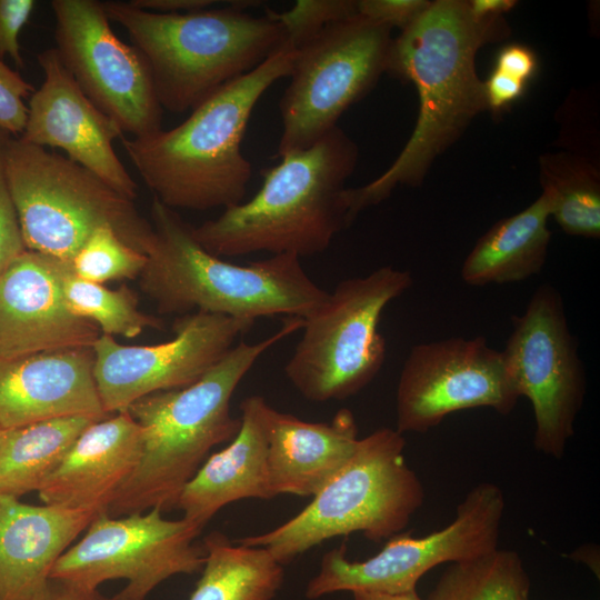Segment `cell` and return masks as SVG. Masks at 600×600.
<instances>
[{"instance_id":"obj_14","label":"cell","mask_w":600,"mask_h":600,"mask_svg":"<svg viewBox=\"0 0 600 600\" xmlns=\"http://www.w3.org/2000/svg\"><path fill=\"white\" fill-rule=\"evenodd\" d=\"M56 50L83 93L124 133L162 129V107L141 52L113 32L101 1L52 0Z\"/></svg>"},{"instance_id":"obj_26","label":"cell","mask_w":600,"mask_h":600,"mask_svg":"<svg viewBox=\"0 0 600 600\" xmlns=\"http://www.w3.org/2000/svg\"><path fill=\"white\" fill-rule=\"evenodd\" d=\"M214 531L203 540L206 560L189 600H271L284 570L262 547L244 546Z\"/></svg>"},{"instance_id":"obj_33","label":"cell","mask_w":600,"mask_h":600,"mask_svg":"<svg viewBox=\"0 0 600 600\" xmlns=\"http://www.w3.org/2000/svg\"><path fill=\"white\" fill-rule=\"evenodd\" d=\"M34 91L30 82L0 58V130L13 137L22 134L28 117L24 99Z\"/></svg>"},{"instance_id":"obj_42","label":"cell","mask_w":600,"mask_h":600,"mask_svg":"<svg viewBox=\"0 0 600 600\" xmlns=\"http://www.w3.org/2000/svg\"><path fill=\"white\" fill-rule=\"evenodd\" d=\"M1 429V428H0Z\"/></svg>"},{"instance_id":"obj_24","label":"cell","mask_w":600,"mask_h":600,"mask_svg":"<svg viewBox=\"0 0 600 600\" xmlns=\"http://www.w3.org/2000/svg\"><path fill=\"white\" fill-rule=\"evenodd\" d=\"M550 213V202L541 193L526 209L493 224L464 259L462 280L479 287L518 282L540 273L551 239Z\"/></svg>"},{"instance_id":"obj_13","label":"cell","mask_w":600,"mask_h":600,"mask_svg":"<svg viewBox=\"0 0 600 600\" xmlns=\"http://www.w3.org/2000/svg\"><path fill=\"white\" fill-rule=\"evenodd\" d=\"M502 350L507 371L519 396L532 406L534 448L553 458L563 456L586 394V373L570 332L559 292L539 287L524 312L513 316Z\"/></svg>"},{"instance_id":"obj_22","label":"cell","mask_w":600,"mask_h":600,"mask_svg":"<svg viewBox=\"0 0 600 600\" xmlns=\"http://www.w3.org/2000/svg\"><path fill=\"white\" fill-rule=\"evenodd\" d=\"M261 396L240 404L241 424L222 450L209 456L181 491L176 508L200 527L224 506L241 499H271L268 468L267 411Z\"/></svg>"},{"instance_id":"obj_9","label":"cell","mask_w":600,"mask_h":600,"mask_svg":"<svg viewBox=\"0 0 600 600\" xmlns=\"http://www.w3.org/2000/svg\"><path fill=\"white\" fill-rule=\"evenodd\" d=\"M412 284L409 271L390 266L340 281L303 319L302 336L284 373L307 400H344L367 387L386 358L378 330L384 308Z\"/></svg>"},{"instance_id":"obj_38","label":"cell","mask_w":600,"mask_h":600,"mask_svg":"<svg viewBox=\"0 0 600 600\" xmlns=\"http://www.w3.org/2000/svg\"><path fill=\"white\" fill-rule=\"evenodd\" d=\"M30 600H112L98 589H89L61 579L49 578Z\"/></svg>"},{"instance_id":"obj_7","label":"cell","mask_w":600,"mask_h":600,"mask_svg":"<svg viewBox=\"0 0 600 600\" xmlns=\"http://www.w3.org/2000/svg\"><path fill=\"white\" fill-rule=\"evenodd\" d=\"M404 447L403 434L391 428L359 439L350 459L304 509L270 531L236 542L262 547L286 564L334 537L361 532L380 542L400 533L424 500Z\"/></svg>"},{"instance_id":"obj_36","label":"cell","mask_w":600,"mask_h":600,"mask_svg":"<svg viewBox=\"0 0 600 600\" xmlns=\"http://www.w3.org/2000/svg\"><path fill=\"white\" fill-rule=\"evenodd\" d=\"M494 69L528 83L537 73L538 57L531 48L524 44H507L498 51Z\"/></svg>"},{"instance_id":"obj_16","label":"cell","mask_w":600,"mask_h":600,"mask_svg":"<svg viewBox=\"0 0 600 600\" xmlns=\"http://www.w3.org/2000/svg\"><path fill=\"white\" fill-rule=\"evenodd\" d=\"M519 398L502 352L483 337L419 343L400 372L396 430L424 433L452 412L481 407L507 416Z\"/></svg>"},{"instance_id":"obj_11","label":"cell","mask_w":600,"mask_h":600,"mask_svg":"<svg viewBox=\"0 0 600 600\" xmlns=\"http://www.w3.org/2000/svg\"><path fill=\"white\" fill-rule=\"evenodd\" d=\"M504 508L502 490L482 482L468 492L453 521L441 530L420 538L398 533L363 561L349 560L341 544L323 554L306 597L318 599L338 591H414L423 574L437 566L471 560L497 549Z\"/></svg>"},{"instance_id":"obj_34","label":"cell","mask_w":600,"mask_h":600,"mask_svg":"<svg viewBox=\"0 0 600 600\" xmlns=\"http://www.w3.org/2000/svg\"><path fill=\"white\" fill-rule=\"evenodd\" d=\"M429 0H359V14L401 31L408 29L430 6Z\"/></svg>"},{"instance_id":"obj_19","label":"cell","mask_w":600,"mask_h":600,"mask_svg":"<svg viewBox=\"0 0 600 600\" xmlns=\"http://www.w3.org/2000/svg\"><path fill=\"white\" fill-rule=\"evenodd\" d=\"M92 348L0 358V428L86 416L104 419Z\"/></svg>"},{"instance_id":"obj_35","label":"cell","mask_w":600,"mask_h":600,"mask_svg":"<svg viewBox=\"0 0 600 600\" xmlns=\"http://www.w3.org/2000/svg\"><path fill=\"white\" fill-rule=\"evenodd\" d=\"M36 7L34 0H0V58L9 56L23 68L19 34Z\"/></svg>"},{"instance_id":"obj_12","label":"cell","mask_w":600,"mask_h":600,"mask_svg":"<svg viewBox=\"0 0 600 600\" xmlns=\"http://www.w3.org/2000/svg\"><path fill=\"white\" fill-rule=\"evenodd\" d=\"M162 512L97 514L83 538L57 560L50 578L89 589L124 579L126 587L112 600H146L164 580L201 571L206 550L194 539L203 528L184 518L166 519Z\"/></svg>"},{"instance_id":"obj_21","label":"cell","mask_w":600,"mask_h":600,"mask_svg":"<svg viewBox=\"0 0 600 600\" xmlns=\"http://www.w3.org/2000/svg\"><path fill=\"white\" fill-rule=\"evenodd\" d=\"M97 514L0 494V600H30Z\"/></svg>"},{"instance_id":"obj_25","label":"cell","mask_w":600,"mask_h":600,"mask_svg":"<svg viewBox=\"0 0 600 600\" xmlns=\"http://www.w3.org/2000/svg\"><path fill=\"white\" fill-rule=\"evenodd\" d=\"M97 420L74 416L0 429V494L20 498L38 491L80 433Z\"/></svg>"},{"instance_id":"obj_39","label":"cell","mask_w":600,"mask_h":600,"mask_svg":"<svg viewBox=\"0 0 600 600\" xmlns=\"http://www.w3.org/2000/svg\"><path fill=\"white\" fill-rule=\"evenodd\" d=\"M131 6L158 13H186L208 9L212 0H130Z\"/></svg>"},{"instance_id":"obj_32","label":"cell","mask_w":600,"mask_h":600,"mask_svg":"<svg viewBox=\"0 0 600 600\" xmlns=\"http://www.w3.org/2000/svg\"><path fill=\"white\" fill-rule=\"evenodd\" d=\"M12 137L0 130V273L27 250L7 177V152Z\"/></svg>"},{"instance_id":"obj_28","label":"cell","mask_w":600,"mask_h":600,"mask_svg":"<svg viewBox=\"0 0 600 600\" xmlns=\"http://www.w3.org/2000/svg\"><path fill=\"white\" fill-rule=\"evenodd\" d=\"M54 270L68 309L96 323L101 334L132 339L146 329H162V320L142 312L137 294L126 284L112 290L83 280L73 272L70 262L57 258Z\"/></svg>"},{"instance_id":"obj_6","label":"cell","mask_w":600,"mask_h":600,"mask_svg":"<svg viewBox=\"0 0 600 600\" xmlns=\"http://www.w3.org/2000/svg\"><path fill=\"white\" fill-rule=\"evenodd\" d=\"M248 3L158 13L129 2H102L110 21L126 30L147 61L160 106L173 113L192 110L288 42L273 11L254 17L244 11Z\"/></svg>"},{"instance_id":"obj_40","label":"cell","mask_w":600,"mask_h":600,"mask_svg":"<svg viewBox=\"0 0 600 600\" xmlns=\"http://www.w3.org/2000/svg\"><path fill=\"white\" fill-rule=\"evenodd\" d=\"M471 13L479 19L501 18L517 4L514 0H468Z\"/></svg>"},{"instance_id":"obj_18","label":"cell","mask_w":600,"mask_h":600,"mask_svg":"<svg viewBox=\"0 0 600 600\" xmlns=\"http://www.w3.org/2000/svg\"><path fill=\"white\" fill-rule=\"evenodd\" d=\"M100 336L68 309L54 257L27 249L0 273V358L91 348Z\"/></svg>"},{"instance_id":"obj_2","label":"cell","mask_w":600,"mask_h":600,"mask_svg":"<svg viewBox=\"0 0 600 600\" xmlns=\"http://www.w3.org/2000/svg\"><path fill=\"white\" fill-rule=\"evenodd\" d=\"M297 48L289 41L263 63L223 86L180 124L120 139L141 177L164 206L204 211L242 202L251 163L241 151L250 116L262 94L289 77Z\"/></svg>"},{"instance_id":"obj_41","label":"cell","mask_w":600,"mask_h":600,"mask_svg":"<svg viewBox=\"0 0 600 600\" xmlns=\"http://www.w3.org/2000/svg\"><path fill=\"white\" fill-rule=\"evenodd\" d=\"M352 600H422L417 590L403 593L354 591Z\"/></svg>"},{"instance_id":"obj_17","label":"cell","mask_w":600,"mask_h":600,"mask_svg":"<svg viewBox=\"0 0 600 600\" xmlns=\"http://www.w3.org/2000/svg\"><path fill=\"white\" fill-rule=\"evenodd\" d=\"M37 59L44 80L30 97L19 137L46 149L63 150L68 159L134 201L138 186L113 148V141L124 136L119 126L83 93L56 48L43 50Z\"/></svg>"},{"instance_id":"obj_1","label":"cell","mask_w":600,"mask_h":600,"mask_svg":"<svg viewBox=\"0 0 600 600\" xmlns=\"http://www.w3.org/2000/svg\"><path fill=\"white\" fill-rule=\"evenodd\" d=\"M503 17L476 18L466 0H436L392 41L387 73L414 84L419 113L414 130L393 163L373 181L347 188L348 221L388 198L399 184L422 183L438 156L487 110L476 54L507 38Z\"/></svg>"},{"instance_id":"obj_29","label":"cell","mask_w":600,"mask_h":600,"mask_svg":"<svg viewBox=\"0 0 600 600\" xmlns=\"http://www.w3.org/2000/svg\"><path fill=\"white\" fill-rule=\"evenodd\" d=\"M530 579L518 552L494 549L451 563L428 600H530Z\"/></svg>"},{"instance_id":"obj_20","label":"cell","mask_w":600,"mask_h":600,"mask_svg":"<svg viewBox=\"0 0 600 600\" xmlns=\"http://www.w3.org/2000/svg\"><path fill=\"white\" fill-rule=\"evenodd\" d=\"M141 454L140 428L126 412L89 424L38 490L43 504L107 512Z\"/></svg>"},{"instance_id":"obj_31","label":"cell","mask_w":600,"mask_h":600,"mask_svg":"<svg viewBox=\"0 0 600 600\" xmlns=\"http://www.w3.org/2000/svg\"><path fill=\"white\" fill-rule=\"evenodd\" d=\"M356 13L357 1L352 0H298L287 11H273L296 48L327 26Z\"/></svg>"},{"instance_id":"obj_37","label":"cell","mask_w":600,"mask_h":600,"mask_svg":"<svg viewBox=\"0 0 600 600\" xmlns=\"http://www.w3.org/2000/svg\"><path fill=\"white\" fill-rule=\"evenodd\" d=\"M483 87L487 110L498 114L524 94L527 83L493 69Z\"/></svg>"},{"instance_id":"obj_27","label":"cell","mask_w":600,"mask_h":600,"mask_svg":"<svg viewBox=\"0 0 600 600\" xmlns=\"http://www.w3.org/2000/svg\"><path fill=\"white\" fill-rule=\"evenodd\" d=\"M542 193L561 229L570 234L600 237V172L587 158L569 152L539 159Z\"/></svg>"},{"instance_id":"obj_3","label":"cell","mask_w":600,"mask_h":600,"mask_svg":"<svg viewBox=\"0 0 600 600\" xmlns=\"http://www.w3.org/2000/svg\"><path fill=\"white\" fill-rule=\"evenodd\" d=\"M302 324V318H288L270 337L232 347L192 384L134 401L127 412L140 428L141 454L107 513L122 517L152 508H176L210 450L238 433L241 419L230 409L238 384L268 349Z\"/></svg>"},{"instance_id":"obj_10","label":"cell","mask_w":600,"mask_h":600,"mask_svg":"<svg viewBox=\"0 0 600 600\" xmlns=\"http://www.w3.org/2000/svg\"><path fill=\"white\" fill-rule=\"evenodd\" d=\"M391 30L356 13L297 47L290 82L279 102L278 157L319 141L373 89L387 71Z\"/></svg>"},{"instance_id":"obj_30","label":"cell","mask_w":600,"mask_h":600,"mask_svg":"<svg viewBox=\"0 0 600 600\" xmlns=\"http://www.w3.org/2000/svg\"><path fill=\"white\" fill-rule=\"evenodd\" d=\"M147 254L124 243L111 229L99 228L84 241L70 262L81 279L103 284L110 280L139 278Z\"/></svg>"},{"instance_id":"obj_23","label":"cell","mask_w":600,"mask_h":600,"mask_svg":"<svg viewBox=\"0 0 600 600\" xmlns=\"http://www.w3.org/2000/svg\"><path fill=\"white\" fill-rule=\"evenodd\" d=\"M267 437L276 497L312 498L350 459L359 441L354 416L344 408L329 422H309L270 406Z\"/></svg>"},{"instance_id":"obj_15","label":"cell","mask_w":600,"mask_h":600,"mask_svg":"<svg viewBox=\"0 0 600 600\" xmlns=\"http://www.w3.org/2000/svg\"><path fill=\"white\" fill-rule=\"evenodd\" d=\"M254 321L223 314L179 316L174 337L152 346H123L101 334L92 344L93 377L106 413L126 412L138 399L200 379Z\"/></svg>"},{"instance_id":"obj_5","label":"cell","mask_w":600,"mask_h":600,"mask_svg":"<svg viewBox=\"0 0 600 600\" xmlns=\"http://www.w3.org/2000/svg\"><path fill=\"white\" fill-rule=\"evenodd\" d=\"M151 223L154 240L139 283L159 313L304 319L328 297L293 254L241 266L208 252L193 238L191 226L156 198Z\"/></svg>"},{"instance_id":"obj_8","label":"cell","mask_w":600,"mask_h":600,"mask_svg":"<svg viewBox=\"0 0 600 600\" xmlns=\"http://www.w3.org/2000/svg\"><path fill=\"white\" fill-rule=\"evenodd\" d=\"M7 177L28 250L71 262L103 227L143 254L152 247V223L133 200L64 156L12 137Z\"/></svg>"},{"instance_id":"obj_4","label":"cell","mask_w":600,"mask_h":600,"mask_svg":"<svg viewBox=\"0 0 600 600\" xmlns=\"http://www.w3.org/2000/svg\"><path fill=\"white\" fill-rule=\"evenodd\" d=\"M262 171L263 182L248 201L223 209L191 227L193 238L217 257L253 252H323L348 222L346 181L358 161V147L339 127L309 148L282 154Z\"/></svg>"}]
</instances>
